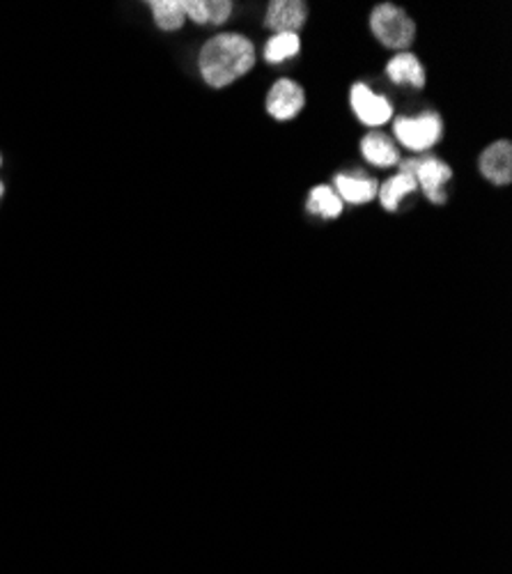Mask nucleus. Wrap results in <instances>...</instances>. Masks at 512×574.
<instances>
[{
  "label": "nucleus",
  "instance_id": "nucleus-3",
  "mask_svg": "<svg viewBox=\"0 0 512 574\" xmlns=\"http://www.w3.org/2000/svg\"><path fill=\"white\" fill-rule=\"evenodd\" d=\"M441 132L443 124L435 113H425L420 118H398L393 124V134L398 136V141L414 152L430 150L441 138Z\"/></svg>",
  "mask_w": 512,
  "mask_h": 574
},
{
  "label": "nucleus",
  "instance_id": "nucleus-8",
  "mask_svg": "<svg viewBox=\"0 0 512 574\" xmlns=\"http://www.w3.org/2000/svg\"><path fill=\"white\" fill-rule=\"evenodd\" d=\"M480 173L499 186L510 184L512 180V145L508 141H499L489 145L480 157Z\"/></svg>",
  "mask_w": 512,
  "mask_h": 574
},
{
  "label": "nucleus",
  "instance_id": "nucleus-6",
  "mask_svg": "<svg viewBox=\"0 0 512 574\" xmlns=\"http://www.w3.org/2000/svg\"><path fill=\"white\" fill-rule=\"evenodd\" d=\"M304 90L290 78H281L273 83V88L267 95V111L276 120H292L304 109Z\"/></svg>",
  "mask_w": 512,
  "mask_h": 574
},
{
  "label": "nucleus",
  "instance_id": "nucleus-15",
  "mask_svg": "<svg viewBox=\"0 0 512 574\" xmlns=\"http://www.w3.org/2000/svg\"><path fill=\"white\" fill-rule=\"evenodd\" d=\"M298 49H302V41H298V35H294V33L273 35L267 41V47H265V60L271 62V65H276V62H283V60L296 56Z\"/></svg>",
  "mask_w": 512,
  "mask_h": 574
},
{
  "label": "nucleus",
  "instance_id": "nucleus-2",
  "mask_svg": "<svg viewBox=\"0 0 512 574\" xmlns=\"http://www.w3.org/2000/svg\"><path fill=\"white\" fill-rule=\"evenodd\" d=\"M370 28L381 45L389 49H407L416 37L414 21L407 16V12L391 3L377 5L373 10Z\"/></svg>",
  "mask_w": 512,
  "mask_h": 574
},
{
  "label": "nucleus",
  "instance_id": "nucleus-13",
  "mask_svg": "<svg viewBox=\"0 0 512 574\" xmlns=\"http://www.w3.org/2000/svg\"><path fill=\"white\" fill-rule=\"evenodd\" d=\"M414 188H416V178L410 175V173H400V175L391 178L387 184L381 186V191H379L381 205L387 207L389 211H395L398 205H400V200L404 196H407V194H412Z\"/></svg>",
  "mask_w": 512,
  "mask_h": 574
},
{
  "label": "nucleus",
  "instance_id": "nucleus-4",
  "mask_svg": "<svg viewBox=\"0 0 512 574\" xmlns=\"http://www.w3.org/2000/svg\"><path fill=\"white\" fill-rule=\"evenodd\" d=\"M400 173H410L416 178V184L423 186L425 196L432 203L441 205L446 203V196L441 194V186L453 178V170L448 163L439 161L437 157H423V159H407L400 163Z\"/></svg>",
  "mask_w": 512,
  "mask_h": 574
},
{
  "label": "nucleus",
  "instance_id": "nucleus-9",
  "mask_svg": "<svg viewBox=\"0 0 512 574\" xmlns=\"http://www.w3.org/2000/svg\"><path fill=\"white\" fill-rule=\"evenodd\" d=\"M338 198L348 200L352 205H364L370 203L377 194V182L368 178H350V175H338L336 178Z\"/></svg>",
  "mask_w": 512,
  "mask_h": 574
},
{
  "label": "nucleus",
  "instance_id": "nucleus-1",
  "mask_svg": "<svg viewBox=\"0 0 512 574\" xmlns=\"http://www.w3.org/2000/svg\"><path fill=\"white\" fill-rule=\"evenodd\" d=\"M255 65L253 41L237 35L223 33L211 37L200 51V74L211 88H225Z\"/></svg>",
  "mask_w": 512,
  "mask_h": 574
},
{
  "label": "nucleus",
  "instance_id": "nucleus-10",
  "mask_svg": "<svg viewBox=\"0 0 512 574\" xmlns=\"http://www.w3.org/2000/svg\"><path fill=\"white\" fill-rule=\"evenodd\" d=\"M387 74L395 83H412L414 88H423L425 85V72L420 68V62L414 53L402 51L398 53L387 68Z\"/></svg>",
  "mask_w": 512,
  "mask_h": 574
},
{
  "label": "nucleus",
  "instance_id": "nucleus-7",
  "mask_svg": "<svg viewBox=\"0 0 512 574\" xmlns=\"http://www.w3.org/2000/svg\"><path fill=\"white\" fill-rule=\"evenodd\" d=\"M308 19V5L302 0H273L269 3L265 26L271 28L276 35L281 33H298L304 28Z\"/></svg>",
  "mask_w": 512,
  "mask_h": 574
},
{
  "label": "nucleus",
  "instance_id": "nucleus-16",
  "mask_svg": "<svg viewBox=\"0 0 512 574\" xmlns=\"http://www.w3.org/2000/svg\"><path fill=\"white\" fill-rule=\"evenodd\" d=\"M184 16L196 24H209V0H182Z\"/></svg>",
  "mask_w": 512,
  "mask_h": 574
},
{
  "label": "nucleus",
  "instance_id": "nucleus-11",
  "mask_svg": "<svg viewBox=\"0 0 512 574\" xmlns=\"http://www.w3.org/2000/svg\"><path fill=\"white\" fill-rule=\"evenodd\" d=\"M361 152H364V157L370 163H375L379 168H389V166L400 161L395 145L387 134H368L364 138V143H361Z\"/></svg>",
  "mask_w": 512,
  "mask_h": 574
},
{
  "label": "nucleus",
  "instance_id": "nucleus-19",
  "mask_svg": "<svg viewBox=\"0 0 512 574\" xmlns=\"http://www.w3.org/2000/svg\"><path fill=\"white\" fill-rule=\"evenodd\" d=\"M0 166H3V155H0Z\"/></svg>",
  "mask_w": 512,
  "mask_h": 574
},
{
  "label": "nucleus",
  "instance_id": "nucleus-12",
  "mask_svg": "<svg viewBox=\"0 0 512 574\" xmlns=\"http://www.w3.org/2000/svg\"><path fill=\"white\" fill-rule=\"evenodd\" d=\"M153 16L161 30H180L184 26V5L182 0H153L149 3Z\"/></svg>",
  "mask_w": 512,
  "mask_h": 574
},
{
  "label": "nucleus",
  "instance_id": "nucleus-5",
  "mask_svg": "<svg viewBox=\"0 0 512 574\" xmlns=\"http://www.w3.org/2000/svg\"><path fill=\"white\" fill-rule=\"evenodd\" d=\"M352 109L356 113V118L368 124V126H379V124H387L393 118V106L387 97L375 95L368 85L364 83H356L352 93Z\"/></svg>",
  "mask_w": 512,
  "mask_h": 574
},
{
  "label": "nucleus",
  "instance_id": "nucleus-14",
  "mask_svg": "<svg viewBox=\"0 0 512 574\" xmlns=\"http://www.w3.org/2000/svg\"><path fill=\"white\" fill-rule=\"evenodd\" d=\"M308 209L313 211V215H319L325 219H336V217H340V211H343V200L338 198L333 188L317 186L310 191Z\"/></svg>",
  "mask_w": 512,
  "mask_h": 574
},
{
  "label": "nucleus",
  "instance_id": "nucleus-18",
  "mask_svg": "<svg viewBox=\"0 0 512 574\" xmlns=\"http://www.w3.org/2000/svg\"><path fill=\"white\" fill-rule=\"evenodd\" d=\"M3 194H5V186H3V182H0V198H3Z\"/></svg>",
  "mask_w": 512,
  "mask_h": 574
},
{
  "label": "nucleus",
  "instance_id": "nucleus-17",
  "mask_svg": "<svg viewBox=\"0 0 512 574\" xmlns=\"http://www.w3.org/2000/svg\"><path fill=\"white\" fill-rule=\"evenodd\" d=\"M232 12V3H228V0H209V24H223V21H228Z\"/></svg>",
  "mask_w": 512,
  "mask_h": 574
}]
</instances>
